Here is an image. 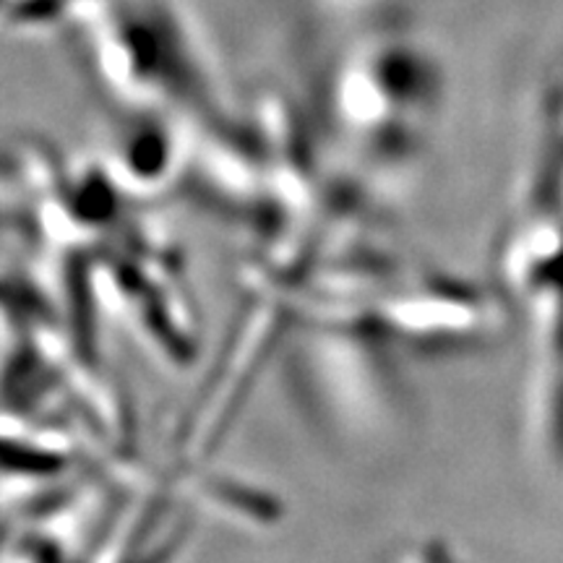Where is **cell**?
I'll list each match as a JSON object with an SVG mask.
<instances>
[{"mask_svg": "<svg viewBox=\"0 0 563 563\" xmlns=\"http://www.w3.org/2000/svg\"><path fill=\"white\" fill-rule=\"evenodd\" d=\"M332 87V123L344 150L361 165L405 162L420 150L435 110V70L418 47L402 40L352 53Z\"/></svg>", "mask_w": 563, "mask_h": 563, "instance_id": "obj_1", "label": "cell"}]
</instances>
